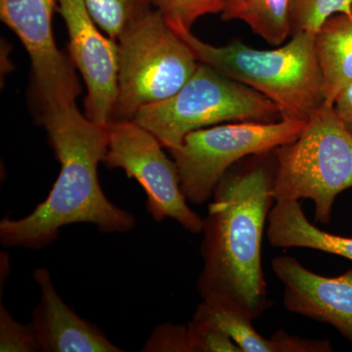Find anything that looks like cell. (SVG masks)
I'll list each match as a JSON object with an SVG mask.
<instances>
[{"mask_svg": "<svg viewBox=\"0 0 352 352\" xmlns=\"http://www.w3.org/2000/svg\"><path fill=\"white\" fill-rule=\"evenodd\" d=\"M151 3L166 22H179L191 30L199 18L222 13L226 0H151Z\"/></svg>", "mask_w": 352, "mask_h": 352, "instance_id": "cell-19", "label": "cell"}, {"mask_svg": "<svg viewBox=\"0 0 352 352\" xmlns=\"http://www.w3.org/2000/svg\"><path fill=\"white\" fill-rule=\"evenodd\" d=\"M276 154L254 155L231 166L217 183L204 219L197 289L252 320L270 309L261 245L274 193Z\"/></svg>", "mask_w": 352, "mask_h": 352, "instance_id": "cell-1", "label": "cell"}, {"mask_svg": "<svg viewBox=\"0 0 352 352\" xmlns=\"http://www.w3.org/2000/svg\"><path fill=\"white\" fill-rule=\"evenodd\" d=\"M60 173L47 198L20 219L0 222L4 247L39 250L52 244L62 227L92 223L102 233H126L135 226L133 215L113 205L101 188L99 164L108 149V126L80 112L76 103L41 113Z\"/></svg>", "mask_w": 352, "mask_h": 352, "instance_id": "cell-2", "label": "cell"}, {"mask_svg": "<svg viewBox=\"0 0 352 352\" xmlns=\"http://www.w3.org/2000/svg\"><path fill=\"white\" fill-rule=\"evenodd\" d=\"M118 41L119 85L112 122L134 120L144 106L170 98L200 64L156 9L129 23Z\"/></svg>", "mask_w": 352, "mask_h": 352, "instance_id": "cell-6", "label": "cell"}, {"mask_svg": "<svg viewBox=\"0 0 352 352\" xmlns=\"http://www.w3.org/2000/svg\"><path fill=\"white\" fill-rule=\"evenodd\" d=\"M34 281L41 289V298L31 322L43 352H120L105 333L78 316L57 293L50 271L34 270Z\"/></svg>", "mask_w": 352, "mask_h": 352, "instance_id": "cell-12", "label": "cell"}, {"mask_svg": "<svg viewBox=\"0 0 352 352\" xmlns=\"http://www.w3.org/2000/svg\"><path fill=\"white\" fill-rule=\"evenodd\" d=\"M141 351L194 352L193 336L189 323L157 326Z\"/></svg>", "mask_w": 352, "mask_h": 352, "instance_id": "cell-21", "label": "cell"}, {"mask_svg": "<svg viewBox=\"0 0 352 352\" xmlns=\"http://www.w3.org/2000/svg\"><path fill=\"white\" fill-rule=\"evenodd\" d=\"M57 3L58 0H0V18L31 58L41 112L75 104L80 94L73 62L55 43L52 21Z\"/></svg>", "mask_w": 352, "mask_h": 352, "instance_id": "cell-9", "label": "cell"}, {"mask_svg": "<svg viewBox=\"0 0 352 352\" xmlns=\"http://www.w3.org/2000/svg\"><path fill=\"white\" fill-rule=\"evenodd\" d=\"M0 308V351H39L38 339L32 324L24 325L16 321L2 303Z\"/></svg>", "mask_w": 352, "mask_h": 352, "instance_id": "cell-20", "label": "cell"}, {"mask_svg": "<svg viewBox=\"0 0 352 352\" xmlns=\"http://www.w3.org/2000/svg\"><path fill=\"white\" fill-rule=\"evenodd\" d=\"M315 50L323 76L325 104L333 105L352 82V14L330 16L315 34Z\"/></svg>", "mask_w": 352, "mask_h": 352, "instance_id": "cell-15", "label": "cell"}, {"mask_svg": "<svg viewBox=\"0 0 352 352\" xmlns=\"http://www.w3.org/2000/svg\"><path fill=\"white\" fill-rule=\"evenodd\" d=\"M193 336L194 352H242L227 333L219 329L189 322Z\"/></svg>", "mask_w": 352, "mask_h": 352, "instance_id": "cell-22", "label": "cell"}, {"mask_svg": "<svg viewBox=\"0 0 352 352\" xmlns=\"http://www.w3.org/2000/svg\"><path fill=\"white\" fill-rule=\"evenodd\" d=\"M156 136L134 120L108 126V149L103 164L120 168L138 180L147 195L148 212L157 222L177 221L190 233H201L204 219L187 205L175 162L166 156Z\"/></svg>", "mask_w": 352, "mask_h": 352, "instance_id": "cell-8", "label": "cell"}, {"mask_svg": "<svg viewBox=\"0 0 352 352\" xmlns=\"http://www.w3.org/2000/svg\"><path fill=\"white\" fill-rule=\"evenodd\" d=\"M307 122H236L190 132L179 147L168 150L179 173L183 194L204 204L227 170L245 157L265 154L295 140Z\"/></svg>", "mask_w": 352, "mask_h": 352, "instance_id": "cell-7", "label": "cell"}, {"mask_svg": "<svg viewBox=\"0 0 352 352\" xmlns=\"http://www.w3.org/2000/svg\"><path fill=\"white\" fill-rule=\"evenodd\" d=\"M271 267L283 284L288 311L329 324L352 344V267L340 276H323L286 254L273 258Z\"/></svg>", "mask_w": 352, "mask_h": 352, "instance_id": "cell-11", "label": "cell"}, {"mask_svg": "<svg viewBox=\"0 0 352 352\" xmlns=\"http://www.w3.org/2000/svg\"><path fill=\"white\" fill-rule=\"evenodd\" d=\"M58 4L68 29L72 62L82 74L87 88L85 116L108 126L118 96L119 44L101 34L85 0H58Z\"/></svg>", "mask_w": 352, "mask_h": 352, "instance_id": "cell-10", "label": "cell"}, {"mask_svg": "<svg viewBox=\"0 0 352 352\" xmlns=\"http://www.w3.org/2000/svg\"><path fill=\"white\" fill-rule=\"evenodd\" d=\"M192 320L219 329L242 352L333 351L329 340L302 339L282 330L270 339L264 338L254 329L252 318L223 303L203 300L197 307Z\"/></svg>", "mask_w": 352, "mask_h": 352, "instance_id": "cell-13", "label": "cell"}, {"mask_svg": "<svg viewBox=\"0 0 352 352\" xmlns=\"http://www.w3.org/2000/svg\"><path fill=\"white\" fill-rule=\"evenodd\" d=\"M281 119L267 97L201 63L177 94L144 106L134 118L168 150L179 147L190 132L222 122Z\"/></svg>", "mask_w": 352, "mask_h": 352, "instance_id": "cell-5", "label": "cell"}, {"mask_svg": "<svg viewBox=\"0 0 352 352\" xmlns=\"http://www.w3.org/2000/svg\"><path fill=\"white\" fill-rule=\"evenodd\" d=\"M352 14V0H291L292 36L316 34L330 16Z\"/></svg>", "mask_w": 352, "mask_h": 352, "instance_id": "cell-18", "label": "cell"}, {"mask_svg": "<svg viewBox=\"0 0 352 352\" xmlns=\"http://www.w3.org/2000/svg\"><path fill=\"white\" fill-rule=\"evenodd\" d=\"M166 23L200 63L267 97L282 118L307 122L325 104L315 34L300 32L282 47L259 50L239 41L214 46L197 38L182 23Z\"/></svg>", "mask_w": 352, "mask_h": 352, "instance_id": "cell-3", "label": "cell"}, {"mask_svg": "<svg viewBox=\"0 0 352 352\" xmlns=\"http://www.w3.org/2000/svg\"><path fill=\"white\" fill-rule=\"evenodd\" d=\"M333 106L342 124L352 135V82L340 92Z\"/></svg>", "mask_w": 352, "mask_h": 352, "instance_id": "cell-23", "label": "cell"}, {"mask_svg": "<svg viewBox=\"0 0 352 352\" xmlns=\"http://www.w3.org/2000/svg\"><path fill=\"white\" fill-rule=\"evenodd\" d=\"M275 154L276 201L311 200L315 222L328 224L336 199L352 187V135L333 106L324 104Z\"/></svg>", "mask_w": 352, "mask_h": 352, "instance_id": "cell-4", "label": "cell"}, {"mask_svg": "<svg viewBox=\"0 0 352 352\" xmlns=\"http://www.w3.org/2000/svg\"><path fill=\"white\" fill-rule=\"evenodd\" d=\"M236 19L271 45H280L292 34L291 0H245Z\"/></svg>", "mask_w": 352, "mask_h": 352, "instance_id": "cell-16", "label": "cell"}, {"mask_svg": "<svg viewBox=\"0 0 352 352\" xmlns=\"http://www.w3.org/2000/svg\"><path fill=\"white\" fill-rule=\"evenodd\" d=\"M85 3L95 23L116 41L129 23L152 10L151 0H85Z\"/></svg>", "mask_w": 352, "mask_h": 352, "instance_id": "cell-17", "label": "cell"}, {"mask_svg": "<svg viewBox=\"0 0 352 352\" xmlns=\"http://www.w3.org/2000/svg\"><path fill=\"white\" fill-rule=\"evenodd\" d=\"M245 0H226V6L222 11L221 17L224 21L235 20L238 10Z\"/></svg>", "mask_w": 352, "mask_h": 352, "instance_id": "cell-24", "label": "cell"}, {"mask_svg": "<svg viewBox=\"0 0 352 352\" xmlns=\"http://www.w3.org/2000/svg\"><path fill=\"white\" fill-rule=\"evenodd\" d=\"M267 223L266 236L272 247L317 250L352 261V237L335 235L315 226L308 221L300 201H275Z\"/></svg>", "mask_w": 352, "mask_h": 352, "instance_id": "cell-14", "label": "cell"}]
</instances>
